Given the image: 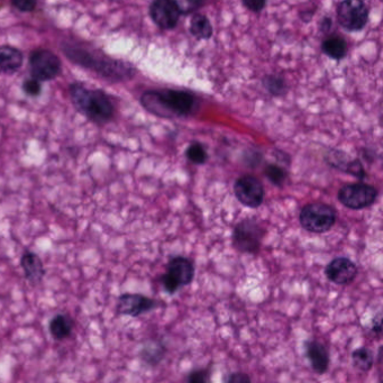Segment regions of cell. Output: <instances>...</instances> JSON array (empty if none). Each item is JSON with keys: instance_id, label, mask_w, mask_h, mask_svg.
<instances>
[{"instance_id": "obj_27", "label": "cell", "mask_w": 383, "mask_h": 383, "mask_svg": "<svg viewBox=\"0 0 383 383\" xmlns=\"http://www.w3.org/2000/svg\"><path fill=\"white\" fill-rule=\"evenodd\" d=\"M22 93H25L28 97L35 98V97H39L42 93V82H39L37 79L33 78V77L25 79L22 84Z\"/></svg>"}, {"instance_id": "obj_15", "label": "cell", "mask_w": 383, "mask_h": 383, "mask_svg": "<svg viewBox=\"0 0 383 383\" xmlns=\"http://www.w3.org/2000/svg\"><path fill=\"white\" fill-rule=\"evenodd\" d=\"M20 264L28 283L37 285L42 281L45 275V268L43 261L37 253L26 249L20 257Z\"/></svg>"}, {"instance_id": "obj_26", "label": "cell", "mask_w": 383, "mask_h": 383, "mask_svg": "<svg viewBox=\"0 0 383 383\" xmlns=\"http://www.w3.org/2000/svg\"><path fill=\"white\" fill-rule=\"evenodd\" d=\"M169 1L176 7L180 15L193 14L204 5V0H169Z\"/></svg>"}, {"instance_id": "obj_6", "label": "cell", "mask_w": 383, "mask_h": 383, "mask_svg": "<svg viewBox=\"0 0 383 383\" xmlns=\"http://www.w3.org/2000/svg\"><path fill=\"white\" fill-rule=\"evenodd\" d=\"M266 230L255 219L240 221L233 232V247L245 254L255 255L260 251Z\"/></svg>"}, {"instance_id": "obj_18", "label": "cell", "mask_w": 383, "mask_h": 383, "mask_svg": "<svg viewBox=\"0 0 383 383\" xmlns=\"http://www.w3.org/2000/svg\"><path fill=\"white\" fill-rule=\"evenodd\" d=\"M74 320L67 313H56L48 324V330L56 341H65L72 335Z\"/></svg>"}, {"instance_id": "obj_30", "label": "cell", "mask_w": 383, "mask_h": 383, "mask_svg": "<svg viewBox=\"0 0 383 383\" xmlns=\"http://www.w3.org/2000/svg\"><path fill=\"white\" fill-rule=\"evenodd\" d=\"M243 5L254 13H260L266 5V0H242Z\"/></svg>"}, {"instance_id": "obj_23", "label": "cell", "mask_w": 383, "mask_h": 383, "mask_svg": "<svg viewBox=\"0 0 383 383\" xmlns=\"http://www.w3.org/2000/svg\"><path fill=\"white\" fill-rule=\"evenodd\" d=\"M263 87L268 90V93L275 97L283 96L287 91V84L283 77L277 74H268L262 80Z\"/></svg>"}, {"instance_id": "obj_20", "label": "cell", "mask_w": 383, "mask_h": 383, "mask_svg": "<svg viewBox=\"0 0 383 383\" xmlns=\"http://www.w3.org/2000/svg\"><path fill=\"white\" fill-rule=\"evenodd\" d=\"M190 33L198 39H209L213 35V26L207 17L195 14L191 18Z\"/></svg>"}, {"instance_id": "obj_29", "label": "cell", "mask_w": 383, "mask_h": 383, "mask_svg": "<svg viewBox=\"0 0 383 383\" xmlns=\"http://www.w3.org/2000/svg\"><path fill=\"white\" fill-rule=\"evenodd\" d=\"M209 370H196L188 375L187 381L189 383H206L209 381Z\"/></svg>"}, {"instance_id": "obj_28", "label": "cell", "mask_w": 383, "mask_h": 383, "mask_svg": "<svg viewBox=\"0 0 383 383\" xmlns=\"http://www.w3.org/2000/svg\"><path fill=\"white\" fill-rule=\"evenodd\" d=\"M11 3L20 13H33L37 6V0H11Z\"/></svg>"}, {"instance_id": "obj_17", "label": "cell", "mask_w": 383, "mask_h": 383, "mask_svg": "<svg viewBox=\"0 0 383 383\" xmlns=\"http://www.w3.org/2000/svg\"><path fill=\"white\" fill-rule=\"evenodd\" d=\"M24 53L13 45H0V73L15 74L22 67Z\"/></svg>"}, {"instance_id": "obj_16", "label": "cell", "mask_w": 383, "mask_h": 383, "mask_svg": "<svg viewBox=\"0 0 383 383\" xmlns=\"http://www.w3.org/2000/svg\"><path fill=\"white\" fill-rule=\"evenodd\" d=\"M306 356L309 360L311 368L318 375L327 372L330 367V354L322 343L317 341L306 342Z\"/></svg>"}, {"instance_id": "obj_4", "label": "cell", "mask_w": 383, "mask_h": 383, "mask_svg": "<svg viewBox=\"0 0 383 383\" xmlns=\"http://www.w3.org/2000/svg\"><path fill=\"white\" fill-rule=\"evenodd\" d=\"M337 221V212L330 205L311 202L302 207L299 221L304 230L313 234L330 232Z\"/></svg>"}, {"instance_id": "obj_11", "label": "cell", "mask_w": 383, "mask_h": 383, "mask_svg": "<svg viewBox=\"0 0 383 383\" xmlns=\"http://www.w3.org/2000/svg\"><path fill=\"white\" fill-rule=\"evenodd\" d=\"M159 306L157 300L141 294H123L118 297L117 311L121 316L140 317L150 313Z\"/></svg>"}, {"instance_id": "obj_8", "label": "cell", "mask_w": 383, "mask_h": 383, "mask_svg": "<svg viewBox=\"0 0 383 383\" xmlns=\"http://www.w3.org/2000/svg\"><path fill=\"white\" fill-rule=\"evenodd\" d=\"M379 191L373 186L356 182L343 186L337 193V198L344 207L361 210L371 207L378 199Z\"/></svg>"}, {"instance_id": "obj_7", "label": "cell", "mask_w": 383, "mask_h": 383, "mask_svg": "<svg viewBox=\"0 0 383 383\" xmlns=\"http://www.w3.org/2000/svg\"><path fill=\"white\" fill-rule=\"evenodd\" d=\"M195 278V266L185 257H172L167 264V271L163 274L162 285L169 294H176L185 285H190Z\"/></svg>"}, {"instance_id": "obj_22", "label": "cell", "mask_w": 383, "mask_h": 383, "mask_svg": "<svg viewBox=\"0 0 383 383\" xmlns=\"http://www.w3.org/2000/svg\"><path fill=\"white\" fill-rule=\"evenodd\" d=\"M164 352L165 349L163 345L160 344V343H154V342H148V344L143 346L140 356L145 363L155 365L162 360Z\"/></svg>"}, {"instance_id": "obj_13", "label": "cell", "mask_w": 383, "mask_h": 383, "mask_svg": "<svg viewBox=\"0 0 383 383\" xmlns=\"http://www.w3.org/2000/svg\"><path fill=\"white\" fill-rule=\"evenodd\" d=\"M150 16L160 28L174 30L181 15L169 0H153L150 5Z\"/></svg>"}, {"instance_id": "obj_25", "label": "cell", "mask_w": 383, "mask_h": 383, "mask_svg": "<svg viewBox=\"0 0 383 383\" xmlns=\"http://www.w3.org/2000/svg\"><path fill=\"white\" fill-rule=\"evenodd\" d=\"M186 157L193 164L202 165L208 161V153L202 143L193 142L186 150Z\"/></svg>"}, {"instance_id": "obj_24", "label": "cell", "mask_w": 383, "mask_h": 383, "mask_svg": "<svg viewBox=\"0 0 383 383\" xmlns=\"http://www.w3.org/2000/svg\"><path fill=\"white\" fill-rule=\"evenodd\" d=\"M264 176H266L268 181L271 182L272 185L275 187H283L285 180L288 178V172L280 165L268 163L264 168Z\"/></svg>"}, {"instance_id": "obj_31", "label": "cell", "mask_w": 383, "mask_h": 383, "mask_svg": "<svg viewBox=\"0 0 383 383\" xmlns=\"http://www.w3.org/2000/svg\"><path fill=\"white\" fill-rule=\"evenodd\" d=\"M261 160H262V155L259 152L255 151L247 152L245 154V157H244V161L249 167H257V165L260 164Z\"/></svg>"}, {"instance_id": "obj_2", "label": "cell", "mask_w": 383, "mask_h": 383, "mask_svg": "<svg viewBox=\"0 0 383 383\" xmlns=\"http://www.w3.org/2000/svg\"><path fill=\"white\" fill-rule=\"evenodd\" d=\"M141 105L152 115L161 118L186 117L196 110V96L185 90H148L140 98Z\"/></svg>"}, {"instance_id": "obj_12", "label": "cell", "mask_w": 383, "mask_h": 383, "mask_svg": "<svg viewBox=\"0 0 383 383\" xmlns=\"http://www.w3.org/2000/svg\"><path fill=\"white\" fill-rule=\"evenodd\" d=\"M325 274L335 285H350L358 275V266L349 257H336L328 263Z\"/></svg>"}, {"instance_id": "obj_21", "label": "cell", "mask_w": 383, "mask_h": 383, "mask_svg": "<svg viewBox=\"0 0 383 383\" xmlns=\"http://www.w3.org/2000/svg\"><path fill=\"white\" fill-rule=\"evenodd\" d=\"M352 361L354 367L362 372H368L375 364V356L369 347H360L352 353Z\"/></svg>"}, {"instance_id": "obj_5", "label": "cell", "mask_w": 383, "mask_h": 383, "mask_svg": "<svg viewBox=\"0 0 383 383\" xmlns=\"http://www.w3.org/2000/svg\"><path fill=\"white\" fill-rule=\"evenodd\" d=\"M28 67L31 77L39 82H52L61 76L62 61L48 48H37L28 56Z\"/></svg>"}, {"instance_id": "obj_32", "label": "cell", "mask_w": 383, "mask_h": 383, "mask_svg": "<svg viewBox=\"0 0 383 383\" xmlns=\"http://www.w3.org/2000/svg\"><path fill=\"white\" fill-rule=\"evenodd\" d=\"M227 382L230 383H249L251 382V378L247 373H232V375L226 379Z\"/></svg>"}, {"instance_id": "obj_19", "label": "cell", "mask_w": 383, "mask_h": 383, "mask_svg": "<svg viewBox=\"0 0 383 383\" xmlns=\"http://www.w3.org/2000/svg\"><path fill=\"white\" fill-rule=\"evenodd\" d=\"M322 50L330 59L341 60L346 56L347 43L341 37H330L323 42Z\"/></svg>"}, {"instance_id": "obj_33", "label": "cell", "mask_w": 383, "mask_h": 383, "mask_svg": "<svg viewBox=\"0 0 383 383\" xmlns=\"http://www.w3.org/2000/svg\"><path fill=\"white\" fill-rule=\"evenodd\" d=\"M377 322H373L372 330L375 333H381V313H378V319H375Z\"/></svg>"}, {"instance_id": "obj_3", "label": "cell", "mask_w": 383, "mask_h": 383, "mask_svg": "<svg viewBox=\"0 0 383 383\" xmlns=\"http://www.w3.org/2000/svg\"><path fill=\"white\" fill-rule=\"evenodd\" d=\"M69 96L77 112L96 125L103 126L115 117V104L103 89H90L82 82H72L69 84Z\"/></svg>"}, {"instance_id": "obj_1", "label": "cell", "mask_w": 383, "mask_h": 383, "mask_svg": "<svg viewBox=\"0 0 383 383\" xmlns=\"http://www.w3.org/2000/svg\"><path fill=\"white\" fill-rule=\"evenodd\" d=\"M60 48L71 63L96 73L110 84L131 82L136 76L137 69L131 62L115 59L88 43L63 39Z\"/></svg>"}, {"instance_id": "obj_9", "label": "cell", "mask_w": 383, "mask_h": 383, "mask_svg": "<svg viewBox=\"0 0 383 383\" xmlns=\"http://www.w3.org/2000/svg\"><path fill=\"white\" fill-rule=\"evenodd\" d=\"M336 18L349 32H360L367 26L369 8L364 0H342L336 8Z\"/></svg>"}, {"instance_id": "obj_10", "label": "cell", "mask_w": 383, "mask_h": 383, "mask_svg": "<svg viewBox=\"0 0 383 383\" xmlns=\"http://www.w3.org/2000/svg\"><path fill=\"white\" fill-rule=\"evenodd\" d=\"M234 193L238 202L249 208L260 207L266 197L262 182L251 174H245L236 180Z\"/></svg>"}, {"instance_id": "obj_14", "label": "cell", "mask_w": 383, "mask_h": 383, "mask_svg": "<svg viewBox=\"0 0 383 383\" xmlns=\"http://www.w3.org/2000/svg\"><path fill=\"white\" fill-rule=\"evenodd\" d=\"M326 162L332 168L343 171L344 174H351V176H356L358 179L363 180L367 178V172L364 170L361 161L358 159L351 160L344 152H330L327 157H326Z\"/></svg>"}]
</instances>
